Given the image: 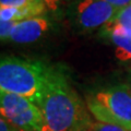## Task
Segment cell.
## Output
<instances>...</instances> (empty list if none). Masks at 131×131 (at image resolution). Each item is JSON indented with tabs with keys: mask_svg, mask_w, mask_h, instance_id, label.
Returning a JSON list of instances; mask_svg holds the SVG:
<instances>
[{
	"mask_svg": "<svg viewBox=\"0 0 131 131\" xmlns=\"http://www.w3.org/2000/svg\"><path fill=\"white\" fill-rule=\"evenodd\" d=\"M38 107L43 117L39 131H89L93 122L67 75L52 66Z\"/></svg>",
	"mask_w": 131,
	"mask_h": 131,
	"instance_id": "cell-1",
	"label": "cell"
},
{
	"mask_svg": "<svg viewBox=\"0 0 131 131\" xmlns=\"http://www.w3.org/2000/svg\"><path fill=\"white\" fill-rule=\"evenodd\" d=\"M51 66L39 60L2 56L0 60V91L16 94L39 105Z\"/></svg>",
	"mask_w": 131,
	"mask_h": 131,
	"instance_id": "cell-2",
	"label": "cell"
},
{
	"mask_svg": "<svg viewBox=\"0 0 131 131\" xmlns=\"http://www.w3.org/2000/svg\"><path fill=\"white\" fill-rule=\"evenodd\" d=\"M89 100L88 108L94 119L118 125L131 124V89L128 84H116L97 91Z\"/></svg>",
	"mask_w": 131,
	"mask_h": 131,
	"instance_id": "cell-3",
	"label": "cell"
},
{
	"mask_svg": "<svg viewBox=\"0 0 131 131\" xmlns=\"http://www.w3.org/2000/svg\"><path fill=\"white\" fill-rule=\"evenodd\" d=\"M0 113L7 121L23 131H39L42 127L39 107L24 96L0 91Z\"/></svg>",
	"mask_w": 131,
	"mask_h": 131,
	"instance_id": "cell-4",
	"label": "cell"
},
{
	"mask_svg": "<svg viewBox=\"0 0 131 131\" xmlns=\"http://www.w3.org/2000/svg\"><path fill=\"white\" fill-rule=\"evenodd\" d=\"M118 11L105 0H79L73 11L74 23L77 27L84 32L103 28Z\"/></svg>",
	"mask_w": 131,
	"mask_h": 131,
	"instance_id": "cell-5",
	"label": "cell"
},
{
	"mask_svg": "<svg viewBox=\"0 0 131 131\" xmlns=\"http://www.w3.org/2000/svg\"><path fill=\"white\" fill-rule=\"evenodd\" d=\"M50 27V20L45 15L23 20L15 25L9 40L14 44L35 43L47 34Z\"/></svg>",
	"mask_w": 131,
	"mask_h": 131,
	"instance_id": "cell-6",
	"label": "cell"
},
{
	"mask_svg": "<svg viewBox=\"0 0 131 131\" xmlns=\"http://www.w3.org/2000/svg\"><path fill=\"white\" fill-rule=\"evenodd\" d=\"M102 31L114 44L116 58L121 62H131V31L115 25H106Z\"/></svg>",
	"mask_w": 131,
	"mask_h": 131,
	"instance_id": "cell-7",
	"label": "cell"
},
{
	"mask_svg": "<svg viewBox=\"0 0 131 131\" xmlns=\"http://www.w3.org/2000/svg\"><path fill=\"white\" fill-rule=\"evenodd\" d=\"M107 25L121 26L131 31V5L124 9H120Z\"/></svg>",
	"mask_w": 131,
	"mask_h": 131,
	"instance_id": "cell-8",
	"label": "cell"
},
{
	"mask_svg": "<svg viewBox=\"0 0 131 131\" xmlns=\"http://www.w3.org/2000/svg\"><path fill=\"white\" fill-rule=\"evenodd\" d=\"M0 7H13L20 8V9H23V8L46 9L45 6L40 3L38 0H0Z\"/></svg>",
	"mask_w": 131,
	"mask_h": 131,
	"instance_id": "cell-9",
	"label": "cell"
},
{
	"mask_svg": "<svg viewBox=\"0 0 131 131\" xmlns=\"http://www.w3.org/2000/svg\"><path fill=\"white\" fill-rule=\"evenodd\" d=\"M89 131H129L122 127L112 125V124H106V122H101L97 120H93V122L90 126Z\"/></svg>",
	"mask_w": 131,
	"mask_h": 131,
	"instance_id": "cell-10",
	"label": "cell"
},
{
	"mask_svg": "<svg viewBox=\"0 0 131 131\" xmlns=\"http://www.w3.org/2000/svg\"><path fill=\"white\" fill-rule=\"evenodd\" d=\"M18 22L14 21H0V38L2 42H8L10 39L12 31Z\"/></svg>",
	"mask_w": 131,
	"mask_h": 131,
	"instance_id": "cell-11",
	"label": "cell"
},
{
	"mask_svg": "<svg viewBox=\"0 0 131 131\" xmlns=\"http://www.w3.org/2000/svg\"><path fill=\"white\" fill-rule=\"evenodd\" d=\"M40 3H43L47 11L50 12H58L69 0H38Z\"/></svg>",
	"mask_w": 131,
	"mask_h": 131,
	"instance_id": "cell-12",
	"label": "cell"
},
{
	"mask_svg": "<svg viewBox=\"0 0 131 131\" xmlns=\"http://www.w3.org/2000/svg\"><path fill=\"white\" fill-rule=\"evenodd\" d=\"M105 1L115 7L117 10L124 9V8L131 5V0H105Z\"/></svg>",
	"mask_w": 131,
	"mask_h": 131,
	"instance_id": "cell-13",
	"label": "cell"
},
{
	"mask_svg": "<svg viewBox=\"0 0 131 131\" xmlns=\"http://www.w3.org/2000/svg\"><path fill=\"white\" fill-rule=\"evenodd\" d=\"M0 131H23V130L16 128L15 126L11 125L9 121H7L5 118L1 117V119H0Z\"/></svg>",
	"mask_w": 131,
	"mask_h": 131,
	"instance_id": "cell-14",
	"label": "cell"
},
{
	"mask_svg": "<svg viewBox=\"0 0 131 131\" xmlns=\"http://www.w3.org/2000/svg\"><path fill=\"white\" fill-rule=\"evenodd\" d=\"M128 85H129L130 89H131V68L129 69V81H128Z\"/></svg>",
	"mask_w": 131,
	"mask_h": 131,
	"instance_id": "cell-15",
	"label": "cell"
},
{
	"mask_svg": "<svg viewBox=\"0 0 131 131\" xmlns=\"http://www.w3.org/2000/svg\"><path fill=\"white\" fill-rule=\"evenodd\" d=\"M128 130H129V131H131V126H130V127H129V128H128Z\"/></svg>",
	"mask_w": 131,
	"mask_h": 131,
	"instance_id": "cell-16",
	"label": "cell"
}]
</instances>
